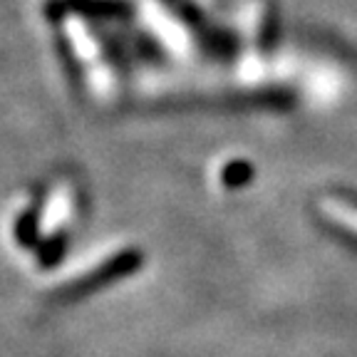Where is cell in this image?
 <instances>
[{
	"instance_id": "1",
	"label": "cell",
	"mask_w": 357,
	"mask_h": 357,
	"mask_svg": "<svg viewBox=\"0 0 357 357\" xmlns=\"http://www.w3.org/2000/svg\"><path fill=\"white\" fill-rule=\"evenodd\" d=\"M142 263H144V258H142L139 251L124 248V251L109 256L105 263L95 266L92 271H87L84 275L75 278L73 283H67L65 288H60L57 290V298L65 303L82 301V298L92 296V293H100V290L109 288V285L119 283L122 278L132 275L134 271H139Z\"/></svg>"
},
{
	"instance_id": "2",
	"label": "cell",
	"mask_w": 357,
	"mask_h": 357,
	"mask_svg": "<svg viewBox=\"0 0 357 357\" xmlns=\"http://www.w3.org/2000/svg\"><path fill=\"white\" fill-rule=\"evenodd\" d=\"M67 251V236L65 231H60V234H55L52 238H45L43 243H40V266L43 268H52L57 266V263L62 261V256H65Z\"/></svg>"
}]
</instances>
